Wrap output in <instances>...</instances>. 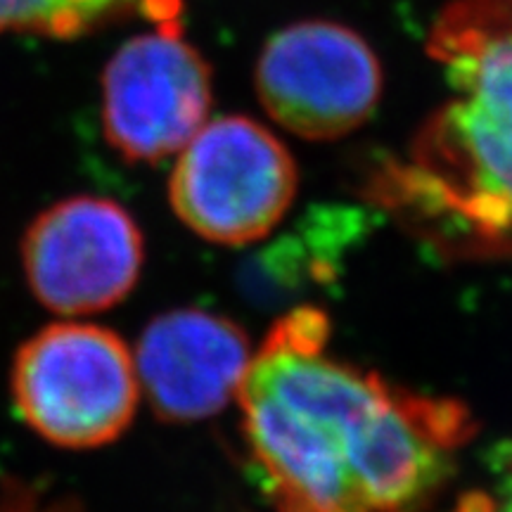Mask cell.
Segmentation results:
<instances>
[{
  "mask_svg": "<svg viewBox=\"0 0 512 512\" xmlns=\"http://www.w3.org/2000/svg\"><path fill=\"white\" fill-rule=\"evenodd\" d=\"M252 356L245 330L230 318L174 309L150 320L133 361L157 418L197 422L238 399Z\"/></svg>",
  "mask_w": 512,
  "mask_h": 512,
  "instance_id": "ba28073f",
  "label": "cell"
},
{
  "mask_svg": "<svg viewBox=\"0 0 512 512\" xmlns=\"http://www.w3.org/2000/svg\"><path fill=\"white\" fill-rule=\"evenodd\" d=\"M10 399L19 420L48 444L67 451L107 446L136 418L133 351L102 325H46L12 356Z\"/></svg>",
  "mask_w": 512,
  "mask_h": 512,
  "instance_id": "3957f363",
  "label": "cell"
},
{
  "mask_svg": "<svg viewBox=\"0 0 512 512\" xmlns=\"http://www.w3.org/2000/svg\"><path fill=\"white\" fill-rule=\"evenodd\" d=\"M297 164L283 140L247 117L204 124L178 152L171 207L200 238L240 247L266 238L297 195Z\"/></svg>",
  "mask_w": 512,
  "mask_h": 512,
  "instance_id": "277c9868",
  "label": "cell"
},
{
  "mask_svg": "<svg viewBox=\"0 0 512 512\" xmlns=\"http://www.w3.org/2000/svg\"><path fill=\"white\" fill-rule=\"evenodd\" d=\"M498 512H512V470L508 472V479L503 484L501 503H498Z\"/></svg>",
  "mask_w": 512,
  "mask_h": 512,
  "instance_id": "30bf717a",
  "label": "cell"
},
{
  "mask_svg": "<svg viewBox=\"0 0 512 512\" xmlns=\"http://www.w3.org/2000/svg\"><path fill=\"white\" fill-rule=\"evenodd\" d=\"M147 0H0V31L74 38L131 15Z\"/></svg>",
  "mask_w": 512,
  "mask_h": 512,
  "instance_id": "9c48e42d",
  "label": "cell"
},
{
  "mask_svg": "<svg viewBox=\"0 0 512 512\" xmlns=\"http://www.w3.org/2000/svg\"><path fill=\"white\" fill-rule=\"evenodd\" d=\"M434 60L451 100L422 126L377 195L439 245L512 254V0H458L437 19Z\"/></svg>",
  "mask_w": 512,
  "mask_h": 512,
  "instance_id": "7a4b0ae2",
  "label": "cell"
},
{
  "mask_svg": "<svg viewBox=\"0 0 512 512\" xmlns=\"http://www.w3.org/2000/svg\"><path fill=\"white\" fill-rule=\"evenodd\" d=\"M323 311L297 309L252 356L238 401L278 512H425L456 470L470 415L328 351Z\"/></svg>",
  "mask_w": 512,
  "mask_h": 512,
  "instance_id": "6da1fadb",
  "label": "cell"
},
{
  "mask_svg": "<svg viewBox=\"0 0 512 512\" xmlns=\"http://www.w3.org/2000/svg\"><path fill=\"white\" fill-rule=\"evenodd\" d=\"M29 292L57 316H91L138 285L145 240L119 202L72 195L34 216L19 245Z\"/></svg>",
  "mask_w": 512,
  "mask_h": 512,
  "instance_id": "8992f818",
  "label": "cell"
},
{
  "mask_svg": "<svg viewBox=\"0 0 512 512\" xmlns=\"http://www.w3.org/2000/svg\"><path fill=\"white\" fill-rule=\"evenodd\" d=\"M209 110V64L171 27L126 41L102 74L105 138L128 162L178 155Z\"/></svg>",
  "mask_w": 512,
  "mask_h": 512,
  "instance_id": "52a82bcc",
  "label": "cell"
},
{
  "mask_svg": "<svg viewBox=\"0 0 512 512\" xmlns=\"http://www.w3.org/2000/svg\"><path fill=\"white\" fill-rule=\"evenodd\" d=\"M254 83L275 124L306 140H335L373 117L382 67L354 29L309 19L271 36L256 62Z\"/></svg>",
  "mask_w": 512,
  "mask_h": 512,
  "instance_id": "5b68a950",
  "label": "cell"
}]
</instances>
